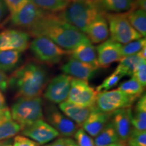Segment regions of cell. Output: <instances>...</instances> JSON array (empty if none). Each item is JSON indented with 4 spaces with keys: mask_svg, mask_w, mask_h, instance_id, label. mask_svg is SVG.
Segmentation results:
<instances>
[{
    "mask_svg": "<svg viewBox=\"0 0 146 146\" xmlns=\"http://www.w3.org/2000/svg\"><path fill=\"white\" fill-rule=\"evenodd\" d=\"M65 139L62 137L58 138L54 141H52L50 143H46L44 146H65Z\"/></svg>",
    "mask_w": 146,
    "mask_h": 146,
    "instance_id": "39",
    "label": "cell"
},
{
    "mask_svg": "<svg viewBox=\"0 0 146 146\" xmlns=\"http://www.w3.org/2000/svg\"><path fill=\"white\" fill-rule=\"evenodd\" d=\"M72 78V76L66 74L55 76L45 89V98L52 103L59 104L66 101Z\"/></svg>",
    "mask_w": 146,
    "mask_h": 146,
    "instance_id": "10",
    "label": "cell"
},
{
    "mask_svg": "<svg viewBox=\"0 0 146 146\" xmlns=\"http://www.w3.org/2000/svg\"><path fill=\"white\" fill-rule=\"evenodd\" d=\"M9 86V78L4 72L0 70V90L5 91Z\"/></svg>",
    "mask_w": 146,
    "mask_h": 146,
    "instance_id": "37",
    "label": "cell"
},
{
    "mask_svg": "<svg viewBox=\"0 0 146 146\" xmlns=\"http://www.w3.org/2000/svg\"><path fill=\"white\" fill-rule=\"evenodd\" d=\"M97 91L88 82L72 78L66 102L84 108L96 106Z\"/></svg>",
    "mask_w": 146,
    "mask_h": 146,
    "instance_id": "8",
    "label": "cell"
},
{
    "mask_svg": "<svg viewBox=\"0 0 146 146\" xmlns=\"http://www.w3.org/2000/svg\"><path fill=\"white\" fill-rule=\"evenodd\" d=\"M96 146H104L120 141L116 129L110 120L94 139Z\"/></svg>",
    "mask_w": 146,
    "mask_h": 146,
    "instance_id": "27",
    "label": "cell"
},
{
    "mask_svg": "<svg viewBox=\"0 0 146 146\" xmlns=\"http://www.w3.org/2000/svg\"><path fill=\"white\" fill-rule=\"evenodd\" d=\"M132 114L131 107L122 108L115 111L110 115V120L116 129L120 140L127 141L132 130L131 116Z\"/></svg>",
    "mask_w": 146,
    "mask_h": 146,
    "instance_id": "15",
    "label": "cell"
},
{
    "mask_svg": "<svg viewBox=\"0 0 146 146\" xmlns=\"http://www.w3.org/2000/svg\"><path fill=\"white\" fill-rule=\"evenodd\" d=\"M31 50L38 61L47 64L59 63L67 53L52 40L45 36H35L31 43Z\"/></svg>",
    "mask_w": 146,
    "mask_h": 146,
    "instance_id": "6",
    "label": "cell"
},
{
    "mask_svg": "<svg viewBox=\"0 0 146 146\" xmlns=\"http://www.w3.org/2000/svg\"><path fill=\"white\" fill-rule=\"evenodd\" d=\"M100 8L108 13H125L135 8L134 0H97Z\"/></svg>",
    "mask_w": 146,
    "mask_h": 146,
    "instance_id": "23",
    "label": "cell"
},
{
    "mask_svg": "<svg viewBox=\"0 0 146 146\" xmlns=\"http://www.w3.org/2000/svg\"><path fill=\"white\" fill-rule=\"evenodd\" d=\"M123 77V76L120 75V74L113 72L109 76H108L106 78H105L102 84H100V85L97 87L96 91H97V93L109 91L112 87L116 86L118 83V82L120 81V80Z\"/></svg>",
    "mask_w": 146,
    "mask_h": 146,
    "instance_id": "32",
    "label": "cell"
},
{
    "mask_svg": "<svg viewBox=\"0 0 146 146\" xmlns=\"http://www.w3.org/2000/svg\"><path fill=\"white\" fill-rule=\"evenodd\" d=\"M135 107L134 112L131 116V123L133 129L139 131L146 130V96H140Z\"/></svg>",
    "mask_w": 146,
    "mask_h": 146,
    "instance_id": "22",
    "label": "cell"
},
{
    "mask_svg": "<svg viewBox=\"0 0 146 146\" xmlns=\"http://www.w3.org/2000/svg\"><path fill=\"white\" fill-rule=\"evenodd\" d=\"M46 119L47 123L64 137L74 136L78 130V125L54 106L47 108Z\"/></svg>",
    "mask_w": 146,
    "mask_h": 146,
    "instance_id": "13",
    "label": "cell"
},
{
    "mask_svg": "<svg viewBox=\"0 0 146 146\" xmlns=\"http://www.w3.org/2000/svg\"><path fill=\"white\" fill-rule=\"evenodd\" d=\"M110 115L102 112L96 106L93 108L90 114L82 125V129L91 137H96L110 119Z\"/></svg>",
    "mask_w": 146,
    "mask_h": 146,
    "instance_id": "17",
    "label": "cell"
},
{
    "mask_svg": "<svg viewBox=\"0 0 146 146\" xmlns=\"http://www.w3.org/2000/svg\"><path fill=\"white\" fill-rule=\"evenodd\" d=\"M32 36L48 38L63 50L70 52L81 43L89 41L86 35L60 17L59 13L47 12L28 29Z\"/></svg>",
    "mask_w": 146,
    "mask_h": 146,
    "instance_id": "1",
    "label": "cell"
},
{
    "mask_svg": "<svg viewBox=\"0 0 146 146\" xmlns=\"http://www.w3.org/2000/svg\"><path fill=\"white\" fill-rule=\"evenodd\" d=\"M144 88L143 85L132 76L129 80L120 84L118 89L127 96L137 100L143 94Z\"/></svg>",
    "mask_w": 146,
    "mask_h": 146,
    "instance_id": "29",
    "label": "cell"
},
{
    "mask_svg": "<svg viewBox=\"0 0 146 146\" xmlns=\"http://www.w3.org/2000/svg\"><path fill=\"white\" fill-rule=\"evenodd\" d=\"M105 16L108 25L110 39L114 41L124 45L143 37L129 23L126 16V12H105Z\"/></svg>",
    "mask_w": 146,
    "mask_h": 146,
    "instance_id": "5",
    "label": "cell"
},
{
    "mask_svg": "<svg viewBox=\"0 0 146 146\" xmlns=\"http://www.w3.org/2000/svg\"><path fill=\"white\" fill-rule=\"evenodd\" d=\"M93 108L78 106L66 101L62 102L59 104L60 111L78 126H82L88 117Z\"/></svg>",
    "mask_w": 146,
    "mask_h": 146,
    "instance_id": "21",
    "label": "cell"
},
{
    "mask_svg": "<svg viewBox=\"0 0 146 146\" xmlns=\"http://www.w3.org/2000/svg\"><path fill=\"white\" fill-rule=\"evenodd\" d=\"M65 146H78L74 140L72 139L67 138L65 139Z\"/></svg>",
    "mask_w": 146,
    "mask_h": 146,
    "instance_id": "42",
    "label": "cell"
},
{
    "mask_svg": "<svg viewBox=\"0 0 146 146\" xmlns=\"http://www.w3.org/2000/svg\"><path fill=\"white\" fill-rule=\"evenodd\" d=\"M42 102L40 97H34L19 98L14 104L10 110L11 114L22 130L35 122L43 119Z\"/></svg>",
    "mask_w": 146,
    "mask_h": 146,
    "instance_id": "4",
    "label": "cell"
},
{
    "mask_svg": "<svg viewBox=\"0 0 146 146\" xmlns=\"http://www.w3.org/2000/svg\"><path fill=\"white\" fill-rule=\"evenodd\" d=\"M28 33L17 29H7L0 33V51L16 50L23 52L30 45Z\"/></svg>",
    "mask_w": 146,
    "mask_h": 146,
    "instance_id": "12",
    "label": "cell"
},
{
    "mask_svg": "<svg viewBox=\"0 0 146 146\" xmlns=\"http://www.w3.org/2000/svg\"><path fill=\"white\" fill-rule=\"evenodd\" d=\"M7 106H6V100H5V98L2 91L0 90V110L5 108Z\"/></svg>",
    "mask_w": 146,
    "mask_h": 146,
    "instance_id": "41",
    "label": "cell"
},
{
    "mask_svg": "<svg viewBox=\"0 0 146 146\" xmlns=\"http://www.w3.org/2000/svg\"><path fill=\"white\" fill-rule=\"evenodd\" d=\"M140 58L143 60H146V46L143 47L138 53H137Z\"/></svg>",
    "mask_w": 146,
    "mask_h": 146,
    "instance_id": "45",
    "label": "cell"
},
{
    "mask_svg": "<svg viewBox=\"0 0 146 146\" xmlns=\"http://www.w3.org/2000/svg\"><path fill=\"white\" fill-rule=\"evenodd\" d=\"M13 146H40V145L25 135H16L13 140Z\"/></svg>",
    "mask_w": 146,
    "mask_h": 146,
    "instance_id": "35",
    "label": "cell"
},
{
    "mask_svg": "<svg viewBox=\"0 0 146 146\" xmlns=\"http://www.w3.org/2000/svg\"><path fill=\"white\" fill-rule=\"evenodd\" d=\"M22 52L16 50L0 51V70L3 72L13 70L19 64Z\"/></svg>",
    "mask_w": 146,
    "mask_h": 146,
    "instance_id": "25",
    "label": "cell"
},
{
    "mask_svg": "<svg viewBox=\"0 0 146 146\" xmlns=\"http://www.w3.org/2000/svg\"><path fill=\"white\" fill-rule=\"evenodd\" d=\"M135 100L116 89L98 93L96 106L102 112L111 114L118 110L131 107Z\"/></svg>",
    "mask_w": 146,
    "mask_h": 146,
    "instance_id": "7",
    "label": "cell"
},
{
    "mask_svg": "<svg viewBox=\"0 0 146 146\" xmlns=\"http://www.w3.org/2000/svg\"><path fill=\"white\" fill-rule=\"evenodd\" d=\"M146 46L145 37L131 41L127 44L122 45V55L123 57L131 56L138 53L142 48Z\"/></svg>",
    "mask_w": 146,
    "mask_h": 146,
    "instance_id": "30",
    "label": "cell"
},
{
    "mask_svg": "<svg viewBox=\"0 0 146 146\" xmlns=\"http://www.w3.org/2000/svg\"><path fill=\"white\" fill-rule=\"evenodd\" d=\"M0 146H13V141L11 139L0 141Z\"/></svg>",
    "mask_w": 146,
    "mask_h": 146,
    "instance_id": "43",
    "label": "cell"
},
{
    "mask_svg": "<svg viewBox=\"0 0 146 146\" xmlns=\"http://www.w3.org/2000/svg\"><path fill=\"white\" fill-rule=\"evenodd\" d=\"M134 9L146 10V0H134Z\"/></svg>",
    "mask_w": 146,
    "mask_h": 146,
    "instance_id": "40",
    "label": "cell"
},
{
    "mask_svg": "<svg viewBox=\"0 0 146 146\" xmlns=\"http://www.w3.org/2000/svg\"><path fill=\"white\" fill-rule=\"evenodd\" d=\"M47 13L29 1L19 10L10 15V21L12 25L29 29L39 20Z\"/></svg>",
    "mask_w": 146,
    "mask_h": 146,
    "instance_id": "9",
    "label": "cell"
},
{
    "mask_svg": "<svg viewBox=\"0 0 146 146\" xmlns=\"http://www.w3.org/2000/svg\"><path fill=\"white\" fill-rule=\"evenodd\" d=\"M102 12H104L97 0H84L70 1L65 10L59 12V15L67 23L85 34L91 23Z\"/></svg>",
    "mask_w": 146,
    "mask_h": 146,
    "instance_id": "3",
    "label": "cell"
},
{
    "mask_svg": "<svg viewBox=\"0 0 146 146\" xmlns=\"http://www.w3.org/2000/svg\"><path fill=\"white\" fill-rule=\"evenodd\" d=\"M3 1L11 15L19 10L23 5L28 2L29 0H3Z\"/></svg>",
    "mask_w": 146,
    "mask_h": 146,
    "instance_id": "36",
    "label": "cell"
},
{
    "mask_svg": "<svg viewBox=\"0 0 146 146\" xmlns=\"http://www.w3.org/2000/svg\"><path fill=\"white\" fill-rule=\"evenodd\" d=\"M74 137L78 146H96L94 139L83 129H78Z\"/></svg>",
    "mask_w": 146,
    "mask_h": 146,
    "instance_id": "33",
    "label": "cell"
},
{
    "mask_svg": "<svg viewBox=\"0 0 146 146\" xmlns=\"http://www.w3.org/2000/svg\"><path fill=\"white\" fill-rule=\"evenodd\" d=\"M71 1H84V0H70Z\"/></svg>",
    "mask_w": 146,
    "mask_h": 146,
    "instance_id": "46",
    "label": "cell"
},
{
    "mask_svg": "<svg viewBox=\"0 0 146 146\" xmlns=\"http://www.w3.org/2000/svg\"><path fill=\"white\" fill-rule=\"evenodd\" d=\"M41 10L50 13H58L65 10L70 0H29Z\"/></svg>",
    "mask_w": 146,
    "mask_h": 146,
    "instance_id": "28",
    "label": "cell"
},
{
    "mask_svg": "<svg viewBox=\"0 0 146 146\" xmlns=\"http://www.w3.org/2000/svg\"><path fill=\"white\" fill-rule=\"evenodd\" d=\"M69 54H70L71 58L99 68L97 60L96 48L90 41L84 42L78 45L74 50L69 52Z\"/></svg>",
    "mask_w": 146,
    "mask_h": 146,
    "instance_id": "20",
    "label": "cell"
},
{
    "mask_svg": "<svg viewBox=\"0 0 146 146\" xmlns=\"http://www.w3.org/2000/svg\"><path fill=\"white\" fill-rule=\"evenodd\" d=\"M122 44L112 39L106 40L96 47L97 60L99 68H106L123 58Z\"/></svg>",
    "mask_w": 146,
    "mask_h": 146,
    "instance_id": "14",
    "label": "cell"
},
{
    "mask_svg": "<svg viewBox=\"0 0 146 146\" xmlns=\"http://www.w3.org/2000/svg\"><path fill=\"white\" fill-rule=\"evenodd\" d=\"M126 16L131 26L143 37L146 35V11L142 9H133L126 12Z\"/></svg>",
    "mask_w": 146,
    "mask_h": 146,
    "instance_id": "26",
    "label": "cell"
},
{
    "mask_svg": "<svg viewBox=\"0 0 146 146\" xmlns=\"http://www.w3.org/2000/svg\"><path fill=\"white\" fill-rule=\"evenodd\" d=\"M133 77L145 87L146 85V61L143 62L137 67L133 74ZM131 76V77H132Z\"/></svg>",
    "mask_w": 146,
    "mask_h": 146,
    "instance_id": "34",
    "label": "cell"
},
{
    "mask_svg": "<svg viewBox=\"0 0 146 146\" xmlns=\"http://www.w3.org/2000/svg\"><path fill=\"white\" fill-rule=\"evenodd\" d=\"M48 75L43 66L29 62L18 68L9 78V86L16 91V97H40L46 87Z\"/></svg>",
    "mask_w": 146,
    "mask_h": 146,
    "instance_id": "2",
    "label": "cell"
},
{
    "mask_svg": "<svg viewBox=\"0 0 146 146\" xmlns=\"http://www.w3.org/2000/svg\"><path fill=\"white\" fill-rule=\"evenodd\" d=\"M22 135L31 139L39 145L48 143L60 135L54 128L44 120H39L22 130Z\"/></svg>",
    "mask_w": 146,
    "mask_h": 146,
    "instance_id": "11",
    "label": "cell"
},
{
    "mask_svg": "<svg viewBox=\"0 0 146 146\" xmlns=\"http://www.w3.org/2000/svg\"><path fill=\"white\" fill-rule=\"evenodd\" d=\"M61 69L67 75L88 82L94 77L98 68L88 64L70 58L67 62L62 65Z\"/></svg>",
    "mask_w": 146,
    "mask_h": 146,
    "instance_id": "16",
    "label": "cell"
},
{
    "mask_svg": "<svg viewBox=\"0 0 146 146\" xmlns=\"http://www.w3.org/2000/svg\"><path fill=\"white\" fill-rule=\"evenodd\" d=\"M104 146H127V141H122V140H120V141L115 142V143Z\"/></svg>",
    "mask_w": 146,
    "mask_h": 146,
    "instance_id": "44",
    "label": "cell"
},
{
    "mask_svg": "<svg viewBox=\"0 0 146 146\" xmlns=\"http://www.w3.org/2000/svg\"><path fill=\"white\" fill-rule=\"evenodd\" d=\"M85 35L92 44H98L107 40L110 33L105 12L97 16L89 26Z\"/></svg>",
    "mask_w": 146,
    "mask_h": 146,
    "instance_id": "18",
    "label": "cell"
},
{
    "mask_svg": "<svg viewBox=\"0 0 146 146\" xmlns=\"http://www.w3.org/2000/svg\"><path fill=\"white\" fill-rule=\"evenodd\" d=\"M145 61L146 60L140 58L137 54L125 56L120 60L119 64L115 69L114 72L120 74L123 76H132L137 67Z\"/></svg>",
    "mask_w": 146,
    "mask_h": 146,
    "instance_id": "24",
    "label": "cell"
},
{
    "mask_svg": "<svg viewBox=\"0 0 146 146\" xmlns=\"http://www.w3.org/2000/svg\"><path fill=\"white\" fill-rule=\"evenodd\" d=\"M127 142L128 146H146V131L133 128Z\"/></svg>",
    "mask_w": 146,
    "mask_h": 146,
    "instance_id": "31",
    "label": "cell"
},
{
    "mask_svg": "<svg viewBox=\"0 0 146 146\" xmlns=\"http://www.w3.org/2000/svg\"><path fill=\"white\" fill-rule=\"evenodd\" d=\"M8 8L3 0H0V23L3 21V19L6 15L8 12Z\"/></svg>",
    "mask_w": 146,
    "mask_h": 146,
    "instance_id": "38",
    "label": "cell"
},
{
    "mask_svg": "<svg viewBox=\"0 0 146 146\" xmlns=\"http://www.w3.org/2000/svg\"><path fill=\"white\" fill-rule=\"evenodd\" d=\"M21 130V126L12 118L8 107L0 110V141L14 137Z\"/></svg>",
    "mask_w": 146,
    "mask_h": 146,
    "instance_id": "19",
    "label": "cell"
}]
</instances>
